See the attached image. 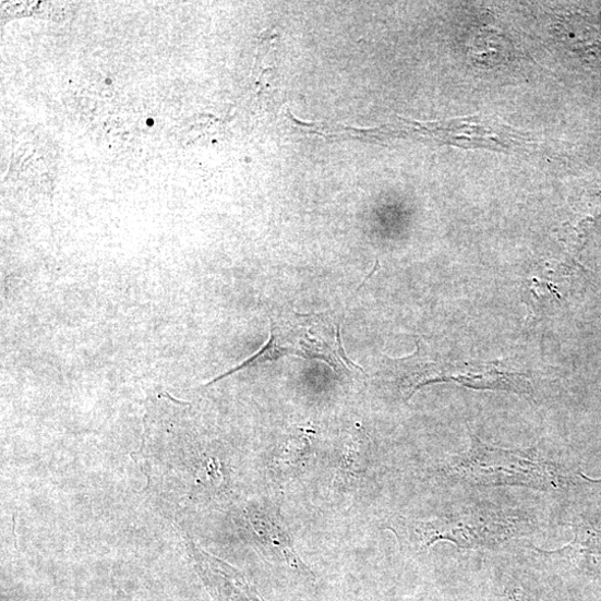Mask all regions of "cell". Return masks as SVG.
Listing matches in <instances>:
<instances>
[{"label":"cell","mask_w":601,"mask_h":601,"mask_svg":"<svg viewBox=\"0 0 601 601\" xmlns=\"http://www.w3.org/2000/svg\"><path fill=\"white\" fill-rule=\"evenodd\" d=\"M396 530L409 548L423 552L448 541L461 550L495 549L527 536L533 521L526 514L491 504H467L428 520L399 522Z\"/></svg>","instance_id":"1"},{"label":"cell","mask_w":601,"mask_h":601,"mask_svg":"<svg viewBox=\"0 0 601 601\" xmlns=\"http://www.w3.org/2000/svg\"><path fill=\"white\" fill-rule=\"evenodd\" d=\"M470 448L449 468V472L477 485H514L545 491L568 484L563 467L530 450L504 449L483 443L470 432Z\"/></svg>","instance_id":"2"},{"label":"cell","mask_w":601,"mask_h":601,"mask_svg":"<svg viewBox=\"0 0 601 601\" xmlns=\"http://www.w3.org/2000/svg\"><path fill=\"white\" fill-rule=\"evenodd\" d=\"M193 555L197 561L209 590L221 601H265L252 589L245 578L220 560L197 551L192 543Z\"/></svg>","instance_id":"3"},{"label":"cell","mask_w":601,"mask_h":601,"mask_svg":"<svg viewBox=\"0 0 601 601\" xmlns=\"http://www.w3.org/2000/svg\"><path fill=\"white\" fill-rule=\"evenodd\" d=\"M252 517V524L255 531L266 548L272 551L273 555L279 557L296 570L310 574L309 568L296 554L292 539L288 531L275 516L271 518L266 514L259 513L254 514Z\"/></svg>","instance_id":"4"},{"label":"cell","mask_w":601,"mask_h":601,"mask_svg":"<svg viewBox=\"0 0 601 601\" xmlns=\"http://www.w3.org/2000/svg\"><path fill=\"white\" fill-rule=\"evenodd\" d=\"M3 17L7 20L23 16H36L47 20L63 21L72 7L67 3H44V2H23V3H2Z\"/></svg>","instance_id":"5"}]
</instances>
